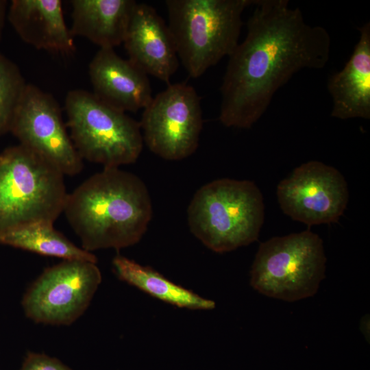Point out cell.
<instances>
[{
	"label": "cell",
	"mask_w": 370,
	"mask_h": 370,
	"mask_svg": "<svg viewBox=\"0 0 370 370\" xmlns=\"http://www.w3.org/2000/svg\"><path fill=\"white\" fill-rule=\"evenodd\" d=\"M254 5L220 88L219 119L228 127L250 128L293 75L322 69L330 58L329 33L308 24L299 8L287 0H255Z\"/></svg>",
	"instance_id": "1"
},
{
	"label": "cell",
	"mask_w": 370,
	"mask_h": 370,
	"mask_svg": "<svg viewBox=\"0 0 370 370\" xmlns=\"http://www.w3.org/2000/svg\"><path fill=\"white\" fill-rule=\"evenodd\" d=\"M63 212L88 251L137 243L153 213L144 182L119 167L104 168L79 185Z\"/></svg>",
	"instance_id": "2"
},
{
	"label": "cell",
	"mask_w": 370,
	"mask_h": 370,
	"mask_svg": "<svg viewBox=\"0 0 370 370\" xmlns=\"http://www.w3.org/2000/svg\"><path fill=\"white\" fill-rule=\"evenodd\" d=\"M187 214L190 232L205 246L228 252L258 240L264 219L263 196L252 181L218 179L197 190Z\"/></svg>",
	"instance_id": "3"
},
{
	"label": "cell",
	"mask_w": 370,
	"mask_h": 370,
	"mask_svg": "<svg viewBox=\"0 0 370 370\" xmlns=\"http://www.w3.org/2000/svg\"><path fill=\"white\" fill-rule=\"evenodd\" d=\"M64 174L21 145L0 153V235L27 226L53 224L67 197Z\"/></svg>",
	"instance_id": "4"
},
{
	"label": "cell",
	"mask_w": 370,
	"mask_h": 370,
	"mask_svg": "<svg viewBox=\"0 0 370 370\" xmlns=\"http://www.w3.org/2000/svg\"><path fill=\"white\" fill-rule=\"evenodd\" d=\"M255 0H166L168 27L178 58L193 78L238 45L242 15Z\"/></svg>",
	"instance_id": "5"
},
{
	"label": "cell",
	"mask_w": 370,
	"mask_h": 370,
	"mask_svg": "<svg viewBox=\"0 0 370 370\" xmlns=\"http://www.w3.org/2000/svg\"><path fill=\"white\" fill-rule=\"evenodd\" d=\"M70 137L83 159L104 168L134 163L143 146L140 123L82 89L65 99Z\"/></svg>",
	"instance_id": "6"
},
{
	"label": "cell",
	"mask_w": 370,
	"mask_h": 370,
	"mask_svg": "<svg viewBox=\"0 0 370 370\" xmlns=\"http://www.w3.org/2000/svg\"><path fill=\"white\" fill-rule=\"evenodd\" d=\"M323 240L305 231L262 243L250 271V284L260 293L286 301L313 296L325 278Z\"/></svg>",
	"instance_id": "7"
},
{
	"label": "cell",
	"mask_w": 370,
	"mask_h": 370,
	"mask_svg": "<svg viewBox=\"0 0 370 370\" xmlns=\"http://www.w3.org/2000/svg\"><path fill=\"white\" fill-rule=\"evenodd\" d=\"M143 138L156 155L180 160L195 152L203 127L200 97L186 83L169 84L143 109Z\"/></svg>",
	"instance_id": "8"
},
{
	"label": "cell",
	"mask_w": 370,
	"mask_h": 370,
	"mask_svg": "<svg viewBox=\"0 0 370 370\" xmlns=\"http://www.w3.org/2000/svg\"><path fill=\"white\" fill-rule=\"evenodd\" d=\"M101 282L95 262L64 260L46 269L27 289L24 312L36 323L69 325L86 310Z\"/></svg>",
	"instance_id": "9"
},
{
	"label": "cell",
	"mask_w": 370,
	"mask_h": 370,
	"mask_svg": "<svg viewBox=\"0 0 370 370\" xmlns=\"http://www.w3.org/2000/svg\"><path fill=\"white\" fill-rule=\"evenodd\" d=\"M10 132L20 145L49 162L64 175H74L83 168L64 124L60 106L50 94L27 84Z\"/></svg>",
	"instance_id": "10"
},
{
	"label": "cell",
	"mask_w": 370,
	"mask_h": 370,
	"mask_svg": "<svg viewBox=\"0 0 370 370\" xmlns=\"http://www.w3.org/2000/svg\"><path fill=\"white\" fill-rule=\"evenodd\" d=\"M277 197L285 214L310 227L337 222L346 209L349 190L336 169L312 160L279 183Z\"/></svg>",
	"instance_id": "11"
},
{
	"label": "cell",
	"mask_w": 370,
	"mask_h": 370,
	"mask_svg": "<svg viewBox=\"0 0 370 370\" xmlns=\"http://www.w3.org/2000/svg\"><path fill=\"white\" fill-rule=\"evenodd\" d=\"M123 43L130 62L169 84L179 58L168 25L153 7L136 3Z\"/></svg>",
	"instance_id": "12"
},
{
	"label": "cell",
	"mask_w": 370,
	"mask_h": 370,
	"mask_svg": "<svg viewBox=\"0 0 370 370\" xmlns=\"http://www.w3.org/2000/svg\"><path fill=\"white\" fill-rule=\"evenodd\" d=\"M92 92L99 99L122 112H137L151 101L147 75L114 49L99 48L89 64Z\"/></svg>",
	"instance_id": "13"
},
{
	"label": "cell",
	"mask_w": 370,
	"mask_h": 370,
	"mask_svg": "<svg viewBox=\"0 0 370 370\" xmlns=\"http://www.w3.org/2000/svg\"><path fill=\"white\" fill-rule=\"evenodd\" d=\"M7 17L21 40L34 48L63 55L75 51L61 1L13 0Z\"/></svg>",
	"instance_id": "14"
},
{
	"label": "cell",
	"mask_w": 370,
	"mask_h": 370,
	"mask_svg": "<svg viewBox=\"0 0 370 370\" xmlns=\"http://www.w3.org/2000/svg\"><path fill=\"white\" fill-rule=\"evenodd\" d=\"M360 38L345 66L332 74L328 90L331 116L339 119H370V23L359 28Z\"/></svg>",
	"instance_id": "15"
},
{
	"label": "cell",
	"mask_w": 370,
	"mask_h": 370,
	"mask_svg": "<svg viewBox=\"0 0 370 370\" xmlns=\"http://www.w3.org/2000/svg\"><path fill=\"white\" fill-rule=\"evenodd\" d=\"M73 36L85 38L100 48H112L124 41L136 4L133 0H72Z\"/></svg>",
	"instance_id": "16"
},
{
	"label": "cell",
	"mask_w": 370,
	"mask_h": 370,
	"mask_svg": "<svg viewBox=\"0 0 370 370\" xmlns=\"http://www.w3.org/2000/svg\"><path fill=\"white\" fill-rule=\"evenodd\" d=\"M119 278L145 293L179 308L211 310L215 303L177 285L153 269L140 265L121 255L112 260Z\"/></svg>",
	"instance_id": "17"
},
{
	"label": "cell",
	"mask_w": 370,
	"mask_h": 370,
	"mask_svg": "<svg viewBox=\"0 0 370 370\" xmlns=\"http://www.w3.org/2000/svg\"><path fill=\"white\" fill-rule=\"evenodd\" d=\"M0 243L47 256L97 262L96 256L72 243L53 224L40 223L0 235Z\"/></svg>",
	"instance_id": "18"
},
{
	"label": "cell",
	"mask_w": 370,
	"mask_h": 370,
	"mask_svg": "<svg viewBox=\"0 0 370 370\" xmlns=\"http://www.w3.org/2000/svg\"><path fill=\"white\" fill-rule=\"evenodd\" d=\"M27 84L18 66L0 53V136L10 132Z\"/></svg>",
	"instance_id": "19"
},
{
	"label": "cell",
	"mask_w": 370,
	"mask_h": 370,
	"mask_svg": "<svg viewBox=\"0 0 370 370\" xmlns=\"http://www.w3.org/2000/svg\"><path fill=\"white\" fill-rule=\"evenodd\" d=\"M21 370H71L58 360L48 356L28 353Z\"/></svg>",
	"instance_id": "20"
},
{
	"label": "cell",
	"mask_w": 370,
	"mask_h": 370,
	"mask_svg": "<svg viewBox=\"0 0 370 370\" xmlns=\"http://www.w3.org/2000/svg\"><path fill=\"white\" fill-rule=\"evenodd\" d=\"M7 1L0 0V42L2 37L5 19L6 16Z\"/></svg>",
	"instance_id": "21"
}]
</instances>
